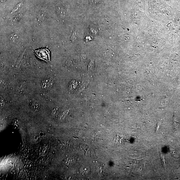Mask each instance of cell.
Segmentation results:
<instances>
[{"mask_svg":"<svg viewBox=\"0 0 180 180\" xmlns=\"http://www.w3.org/2000/svg\"><path fill=\"white\" fill-rule=\"evenodd\" d=\"M34 51L35 54L37 58L46 62H50V52L47 48L34 50Z\"/></svg>","mask_w":180,"mask_h":180,"instance_id":"6da1fadb","label":"cell"},{"mask_svg":"<svg viewBox=\"0 0 180 180\" xmlns=\"http://www.w3.org/2000/svg\"><path fill=\"white\" fill-rule=\"evenodd\" d=\"M52 82L50 79H46L43 82L42 86L43 89H48L52 86Z\"/></svg>","mask_w":180,"mask_h":180,"instance_id":"7a4b0ae2","label":"cell"},{"mask_svg":"<svg viewBox=\"0 0 180 180\" xmlns=\"http://www.w3.org/2000/svg\"><path fill=\"white\" fill-rule=\"evenodd\" d=\"M57 10L58 12L60 14V16L63 17L65 16L66 11L64 7L61 5L58 6L57 7Z\"/></svg>","mask_w":180,"mask_h":180,"instance_id":"3957f363","label":"cell"},{"mask_svg":"<svg viewBox=\"0 0 180 180\" xmlns=\"http://www.w3.org/2000/svg\"><path fill=\"white\" fill-rule=\"evenodd\" d=\"M32 108L34 110L38 111L40 108V105L38 103L35 102L32 105Z\"/></svg>","mask_w":180,"mask_h":180,"instance_id":"277c9868","label":"cell"},{"mask_svg":"<svg viewBox=\"0 0 180 180\" xmlns=\"http://www.w3.org/2000/svg\"><path fill=\"white\" fill-rule=\"evenodd\" d=\"M94 62L93 61H91L90 62L89 66V71L93 70L94 69Z\"/></svg>","mask_w":180,"mask_h":180,"instance_id":"5b68a950","label":"cell"},{"mask_svg":"<svg viewBox=\"0 0 180 180\" xmlns=\"http://www.w3.org/2000/svg\"><path fill=\"white\" fill-rule=\"evenodd\" d=\"M60 111V109L58 107H56L55 109H54L53 111H52V114H53L56 115L58 114L59 113Z\"/></svg>","mask_w":180,"mask_h":180,"instance_id":"8992f818","label":"cell"},{"mask_svg":"<svg viewBox=\"0 0 180 180\" xmlns=\"http://www.w3.org/2000/svg\"><path fill=\"white\" fill-rule=\"evenodd\" d=\"M101 1V0H90V3L93 5L98 3Z\"/></svg>","mask_w":180,"mask_h":180,"instance_id":"52a82bcc","label":"cell"},{"mask_svg":"<svg viewBox=\"0 0 180 180\" xmlns=\"http://www.w3.org/2000/svg\"><path fill=\"white\" fill-rule=\"evenodd\" d=\"M87 58V56L85 54H82L81 56V59L82 62L85 61Z\"/></svg>","mask_w":180,"mask_h":180,"instance_id":"ba28073f","label":"cell"},{"mask_svg":"<svg viewBox=\"0 0 180 180\" xmlns=\"http://www.w3.org/2000/svg\"><path fill=\"white\" fill-rule=\"evenodd\" d=\"M21 3H19V4L17 5V6L15 8V9H14L13 11V12L16 11L17 10H18V9L19 8H20L21 7Z\"/></svg>","mask_w":180,"mask_h":180,"instance_id":"9c48e42d","label":"cell"},{"mask_svg":"<svg viewBox=\"0 0 180 180\" xmlns=\"http://www.w3.org/2000/svg\"><path fill=\"white\" fill-rule=\"evenodd\" d=\"M1 106L3 107L5 105V101L3 99V98L1 97Z\"/></svg>","mask_w":180,"mask_h":180,"instance_id":"30bf717a","label":"cell"},{"mask_svg":"<svg viewBox=\"0 0 180 180\" xmlns=\"http://www.w3.org/2000/svg\"><path fill=\"white\" fill-rule=\"evenodd\" d=\"M161 157L162 159V163H163V164L164 166L165 165V160H164V158L163 156H162V154H161Z\"/></svg>","mask_w":180,"mask_h":180,"instance_id":"8fae6325","label":"cell"}]
</instances>
